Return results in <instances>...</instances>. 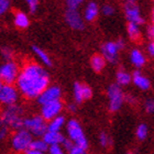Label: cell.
I'll use <instances>...</instances> for the list:
<instances>
[{"instance_id":"cell-1","label":"cell","mask_w":154,"mask_h":154,"mask_svg":"<svg viewBox=\"0 0 154 154\" xmlns=\"http://www.w3.org/2000/svg\"><path fill=\"white\" fill-rule=\"evenodd\" d=\"M17 88L26 99H38V96L50 86V76L42 65L28 62L20 71L17 79Z\"/></svg>"},{"instance_id":"cell-2","label":"cell","mask_w":154,"mask_h":154,"mask_svg":"<svg viewBox=\"0 0 154 154\" xmlns=\"http://www.w3.org/2000/svg\"><path fill=\"white\" fill-rule=\"evenodd\" d=\"M23 123H24V118H23L22 107L16 103L5 108L1 113V125L18 131L23 129Z\"/></svg>"},{"instance_id":"cell-3","label":"cell","mask_w":154,"mask_h":154,"mask_svg":"<svg viewBox=\"0 0 154 154\" xmlns=\"http://www.w3.org/2000/svg\"><path fill=\"white\" fill-rule=\"evenodd\" d=\"M33 135L26 129H21L14 132L10 140L11 149L17 153H26L31 149L33 142Z\"/></svg>"},{"instance_id":"cell-4","label":"cell","mask_w":154,"mask_h":154,"mask_svg":"<svg viewBox=\"0 0 154 154\" xmlns=\"http://www.w3.org/2000/svg\"><path fill=\"white\" fill-rule=\"evenodd\" d=\"M66 132H67V137L76 146L83 148L86 150L88 146V141L85 133H84L82 125H79V122L75 120V119H71L69 121L66 123Z\"/></svg>"},{"instance_id":"cell-5","label":"cell","mask_w":154,"mask_h":154,"mask_svg":"<svg viewBox=\"0 0 154 154\" xmlns=\"http://www.w3.org/2000/svg\"><path fill=\"white\" fill-rule=\"evenodd\" d=\"M23 129L34 137H44V134L48 132V123L41 115L38 116H31L28 118H24V123H23Z\"/></svg>"},{"instance_id":"cell-6","label":"cell","mask_w":154,"mask_h":154,"mask_svg":"<svg viewBox=\"0 0 154 154\" xmlns=\"http://www.w3.org/2000/svg\"><path fill=\"white\" fill-rule=\"evenodd\" d=\"M125 45L123 38H119L117 41H108L101 45V55L107 62L115 64L119 60V52L125 48Z\"/></svg>"},{"instance_id":"cell-7","label":"cell","mask_w":154,"mask_h":154,"mask_svg":"<svg viewBox=\"0 0 154 154\" xmlns=\"http://www.w3.org/2000/svg\"><path fill=\"white\" fill-rule=\"evenodd\" d=\"M107 98H108V109L111 112H117L123 105L125 96L121 89V86L118 84H111L107 89Z\"/></svg>"},{"instance_id":"cell-8","label":"cell","mask_w":154,"mask_h":154,"mask_svg":"<svg viewBox=\"0 0 154 154\" xmlns=\"http://www.w3.org/2000/svg\"><path fill=\"white\" fill-rule=\"evenodd\" d=\"M20 69L18 64L14 61L5 62L0 66V80L1 84H9L12 85L17 83V79L19 77Z\"/></svg>"},{"instance_id":"cell-9","label":"cell","mask_w":154,"mask_h":154,"mask_svg":"<svg viewBox=\"0 0 154 154\" xmlns=\"http://www.w3.org/2000/svg\"><path fill=\"white\" fill-rule=\"evenodd\" d=\"M123 11H125V17L128 23H135V24L142 26L145 22V19L141 13V10L135 3V1H125V6H123Z\"/></svg>"},{"instance_id":"cell-10","label":"cell","mask_w":154,"mask_h":154,"mask_svg":"<svg viewBox=\"0 0 154 154\" xmlns=\"http://www.w3.org/2000/svg\"><path fill=\"white\" fill-rule=\"evenodd\" d=\"M19 99V90L17 87L9 84L0 85V103L6 107L16 105Z\"/></svg>"},{"instance_id":"cell-11","label":"cell","mask_w":154,"mask_h":154,"mask_svg":"<svg viewBox=\"0 0 154 154\" xmlns=\"http://www.w3.org/2000/svg\"><path fill=\"white\" fill-rule=\"evenodd\" d=\"M61 96H62L61 88L58 86H56V85H52V86H48L38 96L36 101L38 103V105L44 106L46 103H53V101H56V100H61Z\"/></svg>"},{"instance_id":"cell-12","label":"cell","mask_w":154,"mask_h":154,"mask_svg":"<svg viewBox=\"0 0 154 154\" xmlns=\"http://www.w3.org/2000/svg\"><path fill=\"white\" fill-rule=\"evenodd\" d=\"M65 22L67 23V26L73 30L80 31L85 28V20L84 17L79 13L78 10H72L67 9L65 11Z\"/></svg>"},{"instance_id":"cell-13","label":"cell","mask_w":154,"mask_h":154,"mask_svg":"<svg viewBox=\"0 0 154 154\" xmlns=\"http://www.w3.org/2000/svg\"><path fill=\"white\" fill-rule=\"evenodd\" d=\"M62 110H63V103L61 100H56L41 106V116L46 121H51L54 118L61 116Z\"/></svg>"},{"instance_id":"cell-14","label":"cell","mask_w":154,"mask_h":154,"mask_svg":"<svg viewBox=\"0 0 154 154\" xmlns=\"http://www.w3.org/2000/svg\"><path fill=\"white\" fill-rule=\"evenodd\" d=\"M93 96V90L88 85L76 82L73 86V97L76 103H82L83 101L90 99Z\"/></svg>"},{"instance_id":"cell-15","label":"cell","mask_w":154,"mask_h":154,"mask_svg":"<svg viewBox=\"0 0 154 154\" xmlns=\"http://www.w3.org/2000/svg\"><path fill=\"white\" fill-rule=\"evenodd\" d=\"M98 14H99V6L95 1L88 2L85 6V8H84L83 17H84V20L87 21V22L94 21L98 17Z\"/></svg>"},{"instance_id":"cell-16","label":"cell","mask_w":154,"mask_h":154,"mask_svg":"<svg viewBox=\"0 0 154 154\" xmlns=\"http://www.w3.org/2000/svg\"><path fill=\"white\" fill-rule=\"evenodd\" d=\"M132 83L134 84L135 87H138L139 89L141 90H148L151 87L150 79L139 71H135L132 74Z\"/></svg>"},{"instance_id":"cell-17","label":"cell","mask_w":154,"mask_h":154,"mask_svg":"<svg viewBox=\"0 0 154 154\" xmlns=\"http://www.w3.org/2000/svg\"><path fill=\"white\" fill-rule=\"evenodd\" d=\"M43 140L48 146H53V145H62V143L64 142L65 137L62 134L61 132H53V131H48L43 137Z\"/></svg>"},{"instance_id":"cell-18","label":"cell","mask_w":154,"mask_h":154,"mask_svg":"<svg viewBox=\"0 0 154 154\" xmlns=\"http://www.w3.org/2000/svg\"><path fill=\"white\" fill-rule=\"evenodd\" d=\"M130 62L134 67L141 68L144 66L146 58H145V55L139 48H133L130 52Z\"/></svg>"},{"instance_id":"cell-19","label":"cell","mask_w":154,"mask_h":154,"mask_svg":"<svg viewBox=\"0 0 154 154\" xmlns=\"http://www.w3.org/2000/svg\"><path fill=\"white\" fill-rule=\"evenodd\" d=\"M13 23L19 29H26L30 24L29 17L23 11H16L13 14Z\"/></svg>"},{"instance_id":"cell-20","label":"cell","mask_w":154,"mask_h":154,"mask_svg":"<svg viewBox=\"0 0 154 154\" xmlns=\"http://www.w3.org/2000/svg\"><path fill=\"white\" fill-rule=\"evenodd\" d=\"M31 48H32V52L34 53V55L38 58V61L41 62L42 64L45 65V66H48V67L52 66L51 57H50V55H48L43 48H41L40 46H38V45H32Z\"/></svg>"},{"instance_id":"cell-21","label":"cell","mask_w":154,"mask_h":154,"mask_svg":"<svg viewBox=\"0 0 154 154\" xmlns=\"http://www.w3.org/2000/svg\"><path fill=\"white\" fill-rule=\"evenodd\" d=\"M106 60L101 54H95L90 58V66L96 73H100L106 66Z\"/></svg>"},{"instance_id":"cell-22","label":"cell","mask_w":154,"mask_h":154,"mask_svg":"<svg viewBox=\"0 0 154 154\" xmlns=\"http://www.w3.org/2000/svg\"><path fill=\"white\" fill-rule=\"evenodd\" d=\"M66 120L63 116H58L53 120L48 121V131H53V132H61L64 125H66Z\"/></svg>"},{"instance_id":"cell-23","label":"cell","mask_w":154,"mask_h":154,"mask_svg":"<svg viewBox=\"0 0 154 154\" xmlns=\"http://www.w3.org/2000/svg\"><path fill=\"white\" fill-rule=\"evenodd\" d=\"M116 82L119 86H127L132 82V75L125 69H119L116 73Z\"/></svg>"},{"instance_id":"cell-24","label":"cell","mask_w":154,"mask_h":154,"mask_svg":"<svg viewBox=\"0 0 154 154\" xmlns=\"http://www.w3.org/2000/svg\"><path fill=\"white\" fill-rule=\"evenodd\" d=\"M139 24H135V23H128L127 26V33H128V36L131 38L132 41H138L141 38V29H140Z\"/></svg>"},{"instance_id":"cell-25","label":"cell","mask_w":154,"mask_h":154,"mask_svg":"<svg viewBox=\"0 0 154 154\" xmlns=\"http://www.w3.org/2000/svg\"><path fill=\"white\" fill-rule=\"evenodd\" d=\"M48 146L43 139H35L33 140L32 145H31V149L30 150H34V151H38V152H46L48 151Z\"/></svg>"},{"instance_id":"cell-26","label":"cell","mask_w":154,"mask_h":154,"mask_svg":"<svg viewBox=\"0 0 154 154\" xmlns=\"http://www.w3.org/2000/svg\"><path fill=\"white\" fill-rule=\"evenodd\" d=\"M1 57L5 62L13 61V51L9 46H2L1 48Z\"/></svg>"},{"instance_id":"cell-27","label":"cell","mask_w":154,"mask_h":154,"mask_svg":"<svg viewBox=\"0 0 154 154\" xmlns=\"http://www.w3.org/2000/svg\"><path fill=\"white\" fill-rule=\"evenodd\" d=\"M135 134H137V138L139 140H144L148 137V127H146V125H144V123L139 125V127L137 128V131H135Z\"/></svg>"},{"instance_id":"cell-28","label":"cell","mask_w":154,"mask_h":154,"mask_svg":"<svg viewBox=\"0 0 154 154\" xmlns=\"http://www.w3.org/2000/svg\"><path fill=\"white\" fill-rule=\"evenodd\" d=\"M98 140H99V144L101 145L103 148H107V146H109L110 143H111L110 137L107 134L106 132H100L99 137H98Z\"/></svg>"},{"instance_id":"cell-29","label":"cell","mask_w":154,"mask_h":154,"mask_svg":"<svg viewBox=\"0 0 154 154\" xmlns=\"http://www.w3.org/2000/svg\"><path fill=\"white\" fill-rule=\"evenodd\" d=\"M67 9L72 10H78L79 6L84 2V0H65Z\"/></svg>"},{"instance_id":"cell-30","label":"cell","mask_w":154,"mask_h":154,"mask_svg":"<svg viewBox=\"0 0 154 154\" xmlns=\"http://www.w3.org/2000/svg\"><path fill=\"white\" fill-rule=\"evenodd\" d=\"M101 13L106 17H111L113 13H115V8H113V6L109 5V3L103 5V6L101 7Z\"/></svg>"},{"instance_id":"cell-31","label":"cell","mask_w":154,"mask_h":154,"mask_svg":"<svg viewBox=\"0 0 154 154\" xmlns=\"http://www.w3.org/2000/svg\"><path fill=\"white\" fill-rule=\"evenodd\" d=\"M26 3L28 8H29V11L30 13H34L36 12V10H38V0H26Z\"/></svg>"},{"instance_id":"cell-32","label":"cell","mask_w":154,"mask_h":154,"mask_svg":"<svg viewBox=\"0 0 154 154\" xmlns=\"http://www.w3.org/2000/svg\"><path fill=\"white\" fill-rule=\"evenodd\" d=\"M65 150L62 145H53L48 148V154H65Z\"/></svg>"},{"instance_id":"cell-33","label":"cell","mask_w":154,"mask_h":154,"mask_svg":"<svg viewBox=\"0 0 154 154\" xmlns=\"http://www.w3.org/2000/svg\"><path fill=\"white\" fill-rule=\"evenodd\" d=\"M9 9L10 0H0V14H5Z\"/></svg>"},{"instance_id":"cell-34","label":"cell","mask_w":154,"mask_h":154,"mask_svg":"<svg viewBox=\"0 0 154 154\" xmlns=\"http://www.w3.org/2000/svg\"><path fill=\"white\" fill-rule=\"evenodd\" d=\"M144 109L148 113L154 112V99H148L144 103Z\"/></svg>"},{"instance_id":"cell-35","label":"cell","mask_w":154,"mask_h":154,"mask_svg":"<svg viewBox=\"0 0 154 154\" xmlns=\"http://www.w3.org/2000/svg\"><path fill=\"white\" fill-rule=\"evenodd\" d=\"M62 146H63V149H64L65 151L67 152H69L72 150V149L74 148L75 146V144L74 143H73V142L71 141V140H69V139L68 138H65V140H64V142H63V143H62Z\"/></svg>"},{"instance_id":"cell-36","label":"cell","mask_w":154,"mask_h":154,"mask_svg":"<svg viewBox=\"0 0 154 154\" xmlns=\"http://www.w3.org/2000/svg\"><path fill=\"white\" fill-rule=\"evenodd\" d=\"M68 154H86V150L83 148H79V146H76L75 145L74 148L72 149L71 151L68 152Z\"/></svg>"},{"instance_id":"cell-37","label":"cell","mask_w":154,"mask_h":154,"mask_svg":"<svg viewBox=\"0 0 154 154\" xmlns=\"http://www.w3.org/2000/svg\"><path fill=\"white\" fill-rule=\"evenodd\" d=\"M8 131H9V128L6 127V125H1V128H0V138L5 139L8 134Z\"/></svg>"},{"instance_id":"cell-38","label":"cell","mask_w":154,"mask_h":154,"mask_svg":"<svg viewBox=\"0 0 154 154\" xmlns=\"http://www.w3.org/2000/svg\"><path fill=\"white\" fill-rule=\"evenodd\" d=\"M146 50H148L149 55H151V56H154V40H152V41L150 42V43H149Z\"/></svg>"},{"instance_id":"cell-39","label":"cell","mask_w":154,"mask_h":154,"mask_svg":"<svg viewBox=\"0 0 154 154\" xmlns=\"http://www.w3.org/2000/svg\"><path fill=\"white\" fill-rule=\"evenodd\" d=\"M67 109H68V111H71V112H75V111H76V103H68Z\"/></svg>"},{"instance_id":"cell-40","label":"cell","mask_w":154,"mask_h":154,"mask_svg":"<svg viewBox=\"0 0 154 154\" xmlns=\"http://www.w3.org/2000/svg\"><path fill=\"white\" fill-rule=\"evenodd\" d=\"M149 36H150L152 40H154V21H153V23H152V26H150V29H149Z\"/></svg>"},{"instance_id":"cell-41","label":"cell","mask_w":154,"mask_h":154,"mask_svg":"<svg viewBox=\"0 0 154 154\" xmlns=\"http://www.w3.org/2000/svg\"><path fill=\"white\" fill-rule=\"evenodd\" d=\"M125 100L128 101V103H134V97H132L131 95H128V96H125Z\"/></svg>"},{"instance_id":"cell-42","label":"cell","mask_w":154,"mask_h":154,"mask_svg":"<svg viewBox=\"0 0 154 154\" xmlns=\"http://www.w3.org/2000/svg\"><path fill=\"white\" fill-rule=\"evenodd\" d=\"M26 154H46L45 152H38V151H34V150H29L28 152H26Z\"/></svg>"},{"instance_id":"cell-43","label":"cell","mask_w":154,"mask_h":154,"mask_svg":"<svg viewBox=\"0 0 154 154\" xmlns=\"http://www.w3.org/2000/svg\"><path fill=\"white\" fill-rule=\"evenodd\" d=\"M152 20L154 21V6H153V8H152Z\"/></svg>"},{"instance_id":"cell-44","label":"cell","mask_w":154,"mask_h":154,"mask_svg":"<svg viewBox=\"0 0 154 154\" xmlns=\"http://www.w3.org/2000/svg\"><path fill=\"white\" fill-rule=\"evenodd\" d=\"M127 1H135V0H127Z\"/></svg>"},{"instance_id":"cell-45","label":"cell","mask_w":154,"mask_h":154,"mask_svg":"<svg viewBox=\"0 0 154 154\" xmlns=\"http://www.w3.org/2000/svg\"><path fill=\"white\" fill-rule=\"evenodd\" d=\"M127 154H133V153H132V152H129V153H127Z\"/></svg>"}]
</instances>
